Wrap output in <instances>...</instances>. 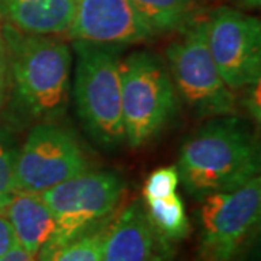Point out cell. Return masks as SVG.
I'll return each mask as SVG.
<instances>
[{
    "instance_id": "cell-21",
    "label": "cell",
    "mask_w": 261,
    "mask_h": 261,
    "mask_svg": "<svg viewBox=\"0 0 261 261\" xmlns=\"http://www.w3.org/2000/svg\"><path fill=\"white\" fill-rule=\"evenodd\" d=\"M15 245H18V243H16L13 229L10 226L9 221L6 219V216L0 212V258L6 252H9Z\"/></svg>"
},
{
    "instance_id": "cell-3",
    "label": "cell",
    "mask_w": 261,
    "mask_h": 261,
    "mask_svg": "<svg viewBox=\"0 0 261 261\" xmlns=\"http://www.w3.org/2000/svg\"><path fill=\"white\" fill-rule=\"evenodd\" d=\"M75 112L86 132L103 148L125 142L122 119L121 47L73 41Z\"/></svg>"
},
{
    "instance_id": "cell-22",
    "label": "cell",
    "mask_w": 261,
    "mask_h": 261,
    "mask_svg": "<svg viewBox=\"0 0 261 261\" xmlns=\"http://www.w3.org/2000/svg\"><path fill=\"white\" fill-rule=\"evenodd\" d=\"M0 261H38V258L32 257V255L25 251L22 247L15 245L9 252H6V254L0 258Z\"/></svg>"
},
{
    "instance_id": "cell-15",
    "label": "cell",
    "mask_w": 261,
    "mask_h": 261,
    "mask_svg": "<svg viewBox=\"0 0 261 261\" xmlns=\"http://www.w3.org/2000/svg\"><path fill=\"white\" fill-rule=\"evenodd\" d=\"M112 221L113 216H111L67 243L42 248L38 254V261H100Z\"/></svg>"
},
{
    "instance_id": "cell-10",
    "label": "cell",
    "mask_w": 261,
    "mask_h": 261,
    "mask_svg": "<svg viewBox=\"0 0 261 261\" xmlns=\"http://www.w3.org/2000/svg\"><path fill=\"white\" fill-rule=\"evenodd\" d=\"M65 35L73 41L113 47L155 37L130 0H77L74 19Z\"/></svg>"
},
{
    "instance_id": "cell-2",
    "label": "cell",
    "mask_w": 261,
    "mask_h": 261,
    "mask_svg": "<svg viewBox=\"0 0 261 261\" xmlns=\"http://www.w3.org/2000/svg\"><path fill=\"white\" fill-rule=\"evenodd\" d=\"M2 34L9 82L22 112L39 123H56L68 106L73 61L70 45L57 37L23 34L8 23Z\"/></svg>"
},
{
    "instance_id": "cell-24",
    "label": "cell",
    "mask_w": 261,
    "mask_h": 261,
    "mask_svg": "<svg viewBox=\"0 0 261 261\" xmlns=\"http://www.w3.org/2000/svg\"><path fill=\"white\" fill-rule=\"evenodd\" d=\"M5 23H6V20H5V0H0V31H2Z\"/></svg>"
},
{
    "instance_id": "cell-17",
    "label": "cell",
    "mask_w": 261,
    "mask_h": 261,
    "mask_svg": "<svg viewBox=\"0 0 261 261\" xmlns=\"http://www.w3.org/2000/svg\"><path fill=\"white\" fill-rule=\"evenodd\" d=\"M18 148L8 134L0 130V212L15 192V166Z\"/></svg>"
},
{
    "instance_id": "cell-5",
    "label": "cell",
    "mask_w": 261,
    "mask_h": 261,
    "mask_svg": "<svg viewBox=\"0 0 261 261\" xmlns=\"http://www.w3.org/2000/svg\"><path fill=\"white\" fill-rule=\"evenodd\" d=\"M180 31L166 49V65L178 99L197 119L237 115V96L224 83L207 48L205 19H195Z\"/></svg>"
},
{
    "instance_id": "cell-9",
    "label": "cell",
    "mask_w": 261,
    "mask_h": 261,
    "mask_svg": "<svg viewBox=\"0 0 261 261\" xmlns=\"http://www.w3.org/2000/svg\"><path fill=\"white\" fill-rule=\"evenodd\" d=\"M205 27L207 48L224 83L232 92L260 83V19L221 6L209 13Z\"/></svg>"
},
{
    "instance_id": "cell-12",
    "label": "cell",
    "mask_w": 261,
    "mask_h": 261,
    "mask_svg": "<svg viewBox=\"0 0 261 261\" xmlns=\"http://www.w3.org/2000/svg\"><path fill=\"white\" fill-rule=\"evenodd\" d=\"M2 214L9 221L19 247L35 258L56 233V219L38 193L15 190Z\"/></svg>"
},
{
    "instance_id": "cell-14",
    "label": "cell",
    "mask_w": 261,
    "mask_h": 261,
    "mask_svg": "<svg viewBox=\"0 0 261 261\" xmlns=\"http://www.w3.org/2000/svg\"><path fill=\"white\" fill-rule=\"evenodd\" d=\"M157 35L180 31L197 19L206 0H130Z\"/></svg>"
},
{
    "instance_id": "cell-16",
    "label": "cell",
    "mask_w": 261,
    "mask_h": 261,
    "mask_svg": "<svg viewBox=\"0 0 261 261\" xmlns=\"http://www.w3.org/2000/svg\"><path fill=\"white\" fill-rule=\"evenodd\" d=\"M144 206L152 228L166 243H178L189 235V218L177 193L164 199L144 200Z\"/></svg>"
},
{
    "instance_id": "cell-13",
    "label": "cell",
    "mask_w": 261,
    "mask_h": 261,
    "mask_svg": "<svg viewBox=\"0 0 261 261\" xmlns=\"http://www.w3.org/2000/svg\"><path fill=\"white\" fill-rule=\"evenodd\" d=\"M77 0H5V20L23 34L58 37L74 19Z\"/></svg>"
},
{
    "instance_id": "cell-8",
    "label": "cell",
    "mask_w": 261,
    "mask_h": 261,
    "mask_svg": "<svg viewBox=\"0 0 261 261\" xmlns=\"http://www.w3.org/2000/svg\"><path fill=\"white\" fill-rule=\"evenodd\" d=\"M87 170L90 161L74 134L57 123H37L18 149L15 190L41 195Z\"/></svg>"
},
{
    "instance_id": "cell-1",
    "label": "cell",
    "mask_w": 261,
    "mask_h": 261,
    "mask_svg": "<svg viewBox=\"0 0 261 261\" xmlns=\"http://www.w3.org/2000/svg\"><path fill=\"white\" fill-rule=\"evenodd\" d=\"M177 171L195 199L228 192L260 176V147L247 122L237 115L211 118L187 138Z\"/></svg>"
},
{
    "instance_id": "cell-7",
    "label": "cell",
    "mask_w": 261,
    "mask_h": 261,
    "mask_svg": "<svg viewBox=\"0 0 261 261\" xmlns=\"http://www.w3.org/2000/svg\"><path fill=\"white\" fill-rule=\"evenodd\" d=\"M125 189L123 178L116 173L87 170L41 193L57 226L54 237L44 248L67 243L111 218Z\"/></svg>"
},
{
    "instance_id": "cell-23",
    "label": "cell",
    "mask_w": 261,
    "mask_h": 261,
    "mask_svg": "<svg viewBox=\"0 0 261 261\" xmlns=\"http://www.w3.org/2000/svg\"><path fill=\"white\" fill-rule=\"evenodd\" d=\"M232 3L233 9L248 12V10H257L260 9L261 0H229Z\"/></svg>"
},
{
    "instance_id": "cell-20",
    "label": "cell",
    "mask_w": 261,
    "mask_h": 261,
    "mask_svg": "<svg viewBox=\"0 0 261 261\" xmlns=\"http://www.w3.org/2000/svg\"><path fill=\"white\" fill-rule=\"evenodd\" d=\"M9 89V64H8V54L3 34L0 31V109L6 100V94Z\"/></svg>"
},
{
    "instance_id": "cell-11",
    "label": "cell",
    "mask_w": 261,
    "mask_h": 261,
    "mask_svg": "<svg viewBox=\"0 0 261 261\" xmlns=\"http://www.w3.org/2000/svg\"><path fill=\"white\" fill-rule=\"evenodd\" d=\"M170 250L149 222L144 202L134 200L109 226L100 261H164Z\"/></svg>"
},
{
    "instance_id": "cell-6",
    "label": "cell",
    "mask_w": 261,
    "mask_h": 261,
    "mask_svg": "<svg viewBox=\"0 0 261 261\" xmlns=\"http://www.w3.org/2000/svg\"><path fill=\"white\" fill-rule=\"evenodd\" d=\"M200 202L199 260L238 261L260 225V176L238 189L206 196Z\"/></svg>"
},
{
    "instance_id": "cell-18",
    "label": "cell",
    "mask_w": 261,
    "mask_h": 261,
    "mask_svg": "<svg viewBox=\"0 0 261 261\" xmlns=\"http://www.w3.org/2000/svg\"><path fill=\"white\" fill-rule=\"evenodd\" d=\"M178 171L177 167L168 166V167H160L154 170L144 185V200H152V199H164L168 196L174 195L177 190Z\"/></svg>"
},
{
    "instance_id": "cell-19",
    "label": "cell",
    "mask_w": 261,
    "mask_h": 261,
    "mask_svg": "<svg viewBox=\"0 0 261 261\" xmlns=\"http://www.w3.org/2000/svg\"><path fill=\"white\" fill-rule=\"evenodd\" d=\"M244 90H245L243 102L244 109H245V112L250 115L252 121L255 123H260V83L251 84V86L245 87Z\"/></svg>"
},
{
    "instance_id": "cell-4",
    "label": "cell",
    "mask_w": 261,
    "mask_h": 261,
    "mask_svg": "<svg viewBox=\"0 0 261 261\" xmlns=\"http://www.w3.org/2000/svg\"><path fill=\"white\" fill-rule=\"evenodd\" d=\"M122 119L125 142L140 148L174 121L178 96L161 57L135 51L121 61Z\"/></svg>"
}]
</instances>
